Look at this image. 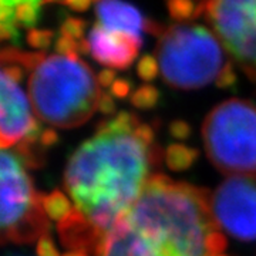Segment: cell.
I'll list each match as a JSON object with an SVG mask.
<instances>
[{"label":"cell","mask_w":256,"mask_h":256,"mask_svg":"<svg viewBox=\"0 0 256 256\" xmlns=\"http://www.w3.org/2000/svg\"><path fill=\"white\" fill-rule=\"evenodd\" d=\"M154 158V134L146 122L126 111L104 121L66 166L74 210L104 235L137 202Z\"/></svg>","instance_id":"1"},{"label":"cell","mask_w":256,"mask_h":256,"mask_svg":"<svg viewBox=\"0 0 256 256\" xmlns=\"http://www.w3.org/2000/svg\"><path fill=\"white\" fill-rule=\"evenodd\" d=\"M160 256H222L226 240L210 208V194L152 175L124 215Z\"/></svg>","instance_id":"2"},{"label":"cell","mask_w":256,"mask_h":256,"mask_svg":"<svg viewBox=\"0 0 256 256\" xmlns=\"http://www.w3.org/2000/svg\"><path fill=\"white\" fill-rule=\"evenodd\" d=\"M98 77L80 56H42L32 68L28 98L40 121L56 128L84 124L104 100Z\"/></svg>","instance_id":"3"},{"label":"cell","mask_w":256,"mask_h":256,"mask_svg":"<svg viewBox=\"0 0 256 256\" xmlns=\"http://www.w3.org/2000/svg\"><path fill=\"white\" fill-rule=\"evenodd\" d=\"M156 60L164 82L178 90H196L212 82L229 87L235 73L220 38L201 24L176 23L158 32Z\"/></svg>","instance_id":"4"},{"label":"cell","mask_w":256,"mask_h":256,"mask_svg":"<svg viewBox=\"0 0 256 256\" xmlns=\"http://www.w3.org/2000/svg\"><path fill=\"white\" fill-rule=\"evenodd\" d=\"M206 156L220 172L256 174V106L240 98L220 102L202 126Z\"/></svg>","instance_id":"5"},{"label":"cell","mask_w":256,"mask_h":256,"mask_svg":"<svg viewBox=\"0 0 256 256\" xmlns=\"http://www.w3.org/2000/svg\"><path fill=\"white\" fill-rule=\"evenodd\" d=\"M2 214L0 226L4 240L26 244L46 236L48 215L44 196L32 184L24 161L14 151L3 150L0 156Z\"/></svg>","instance_id":"6"},{"label":"cell","mask_w":256,"mask_h":256,"mask_svg":"<svg viewBox=\"0 0 256 256\" xmlns=\"http://www.w3.org/2000/svg\"><path fill=\"white\" fill-rule=\"evenodd\" d=\"M24 67L13 62H3L2 67V120L0 144L3 150L18 146V156L28 161L32 146L42 142L47 146L56 141L52 130L42 131L33 111L28 94L22 88Z\"/></svg>","instance_id":"7"},{"label":"cell","mask_w":256,"mask_h":256,"mask_svg":"<svg viewBox=\"0 0 256 256\" xmlns=\"http://www.w3.org/2000/svg\"><path fill=\"white\" fill-rule=\"evenodd\" d=\"M204 13L222 46L256 80V0H205Z\"/></svg>","instance_id":"8"},{"label":"cell","mask_w":256,"mask_h":256,"mask_svg":"<svg viewBox=\"0 0 256 256\" xmlns=\"http://www.w3.org/2000/svg\"><path fill=\"white\" fill-rule=\"evenodd\" d=\"M216 224L232 238L256 239V174L229 175L210 194Z\"/></svg>","instance_id":"9"},{"label":"cell","mask_w":256,"mask_h":256,"mask_svg":"<svg viewBox=\"0 0 256 256\" xmlns=\"http://www.w3.org/2000/svg\"><path fill=\"white\" fill-rule=\"evenodd\" d=\"M87 53L110 70H126L137 58L142 37L112 32L96 23L86 37Z\"/></svg>","instance_id":"10"},{"label":"cell","mask_w":256,"mask_h":256,"mask_svg":"<svg viewBox=\"0 0 256 256\" xmlns=\"http://www.w3.org/2000/svg\"><path fill=\"white\" fill-rule=\"evenodd\" d=\"M96 16L104 28L136 37H142V32L152 24L136 6L122 0H98Z\"/></svg>","instance_id":"11"},{"label":"cell","mask_w":256,"mask_h":256,"mask_svg":"<svg viewBox=\"0 0 256 256\" xmlns=\"http://www.w3.org/2000/svg\"><path fill=\"white\" fill-rule=\"evenodd\" d=\"M98 256H160L128 220L121 216L100 240Z\"/></svg>","instance_id":"12"},{"label":"cell","mask_w":256,"mask_h":256,"mask_svg":"<svg viewBox=\"0 0 256 256\" xmlns=\"http://www.w3.org/2000/svg\"><path fill=\"white\" fill-rule=\"evenodd\" d=\"M44 208L48 218H56L58 220L66 218L73 210L68 204V200L60 192H53L44 196Z\"/></svg>","instance_id":"13"},{"label":"cell","mask_w":256,"mask_h":256,"mask_svg":"<svg viewBox=\"0 0 256 256\" xmlns=\"http://www.w3.org/2000/svg\"><path fill=\"white\" fill-rule=\"evenodd\" d=\"M194 156H195V151H192L188 146H170V150L166 152V161L171 168L181 170V168H186L192 164Z\"/></svg>","instance_id":"14"},{"label":"cell","mask_w":256,"mask_h":256,"mask_svg":"<svg viewBox=\"0 0 256 256\" xmlns=\"http://www.w3.org/2000/svg\"><path fill=\"white\" fill-rule=\"evenodd\" d=\"M84 28H86V23L80 20V18H68L60 28V34L66 37H70L76 42H80V43H86V38H84Z\"/></svg>","instance_id":"15"},{"label":"cell","mask_w":256,"mask_h":256,"mask_svg":"<svg viewBox=\"0 0 256 256\" xmlns=\"http://www.w3.org/2000/svg\"><path fill=\"white\" fill-rule=\"evenodd\" d=\"M131 100L140 108H148L152 107L158 100V92L151 86H142L132 94Z\"/></svg>","instance_id":"16"},{"label":"cell","mask_w":256,"mask_h":256,"mask_svg":"<svg viewBox=\"0 0 256 256\" xmlns=\"http://www.w3.org/2000/svg\"><path fill=\"white\" fill-rule=\"evenodd\" d=\"M138 76L146 80V82H151L154 80L156 76L160 74V66H158V60L156 57L152 56H144L137 66Z\"/></svg>","instance_id":"17"},{"label":"cell","mask_w":256,"mask_h":256,"mask_svg":"<svg viewBox=\"0 0 256 256\" xmlns=\"http://www.w3.org/2000/svg\"><path fill=\"white\" fill-rule=\"evenodd\" d=\"M53 32L50 30H30L28 34V44L32 47H36V48H47V47L52 44V40H53Z\"/></svg>","instance_id":"18"},{"label":"cell","mask_w":256,"mask_h":256,"mask_svg":"<svg viewBox=\"0 0 256 256\" xmlns=\"http://www.w3.org/2000/svg\"><path fill=\"white\" fill-rule=\"evenodd\" d=\"M0 3H2V9L13 10L26 4H40L42 0H0Z\"/></svg>","instance_id":"19"},{"label":"cell","mask_w":256,"mask_h":256,"mask_svg":"<svg viewBox=\"0 0 256 256\" xmlns=\"http://www.w3.org/2000/svg\"><path fill=\"white\" fill-rule=\"evenodd\" d=\"M130 92V82L126 80H116V82L112 84V94L118 96V97H124L127 96Z\"/></svg>","instance_id":"20"},{"label":"cell","mask_w":256,"mask_h":256,"mask_svg":"<svg viewBox=\"0 0 256 256\" xmlns=\"http://www.w3.org/2000/svg\"><path fill=\"white\" fill-rule=\"evenodd\" d=\"M98 82L101 86L107 87V86H112L116 80H114V70L110 68H104L100 74H98Z\"/></svg>","instance_id":"21"},{"label":"cell","mask_w":256,"mask_h":256,"mask_svg":"<svg viewBox=\"0 0 256 256\" xmlns=\"http://www.w3.org/2000/svg\"><path fill=\"white\" fill-rule=\"evenodd\" d=\"M166 2H174V0H166ZM191 2H194V3L200 8L201 13H204V9H205V0H191Z\"/></svg>","instance_id":"22"},{"label":"cell","mask_w":256,"mask_h":256,"mask_svg":"<svg viewBox=\"0 0 256 256\" xmlns=\"http://www.w3.org/2000/svg\"><path fill=\"white\" fill-rule=\"evenodd\" d=\"M64 256H86L84 255V252H76V250H73V252H70V254H67V255Z\"/></svg>","instance_id":"23"},{"label":"cell","mask_w":256,"mask_h":256,"mask_svg":"<svg viewBox=\"0 0 256 256\" xmlns=\"http://www.w3.org/2000/svg\"><path fill=\"white\" fill-rule=\"evenodd\" d=\"M6 256H28V255H22V254H18V252H12V254H8Z\"/></svg>","instance_id":"24"},{"label":"cell","mask_w":256,"mask_h":256,"mask_svg":"<svg viewBox=\"0 0 256 256\" xmlns=\"http://www.w3.org/2000/svg\"><path fill=\"white\" fill-rule=\"evenodd\" d=\"M222 256H225V255H222Z\"/></svg>","instance_id":"25"}]
</instances>
